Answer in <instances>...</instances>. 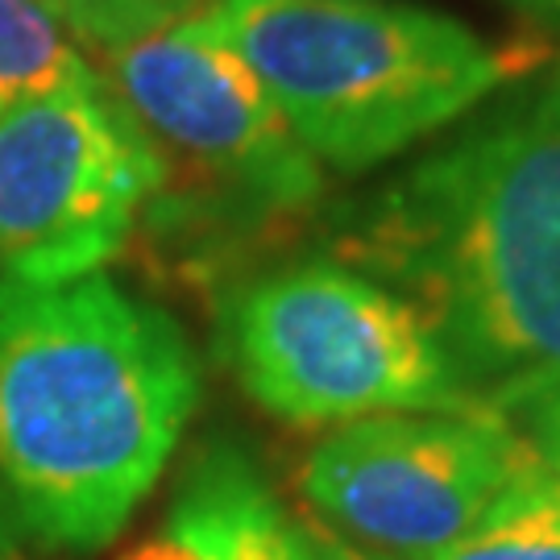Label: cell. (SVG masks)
I'll list each match as a JSON object with an SVG mask.
<instances>
[{
    "label": "cell",
    "mask_w": 560,
    "mask_h": 560,
    "mask_svg": "<svg viewBox=\"0 0 560 560\" xmlns=\"http://www.w3.org/2000/svg\"><path fill=\"white\" fill-rule=\"evenodd\" d=\"M59 4L67 21L75 25L80 42H92L96 50H104L191 18L208 0H59Z\"/></svg>",
    "instance_id": "30bf717a"
},
{
    "label": "cell",
    "mask_w": 560,
    "mask_h": 560,
    "mask_svg": "<svg viewBox=\"0 0 560 560\" xmlns=\"http://www.w3.org/2000/svg\"><path fill=\"white\" fill-rule=\"evenodd\" d=\"M200 402L171 312L104 270L0 279V486L50 548L96 552L154 490Z\"/></svg>",
    "instance_id": "7a4b0ae2"
},
{
    "label": "cell",
    "mask_w": 560,
    "mask_h": 560,
    "mask_svg": "<svg viewBox=\"0 0 560 560\" xmlns=\"http://www.w3.org/2000/svg\"><path fill=\"white\" fill-rule=\"evenodd\" d=\"M162 159L108 83L0 108V279L96 275L159 200Z\"/></svg>",
    "instance_id": "8992f818"
},
{
    "label": "cell",
    "mask_w": 560,
    "mask_h": 560,
    "mask_svg": "<svg viewBox=\"0 0 560 560\" xmlns=\"http://www.w3.org/2000/svg\"><path fill=\"white\" fill-rule=\"evenodd\" d=\"M540 460L494 407L390 411L340 423L303 460V499L382 557L436 560Z\"/></svg>",
    "instance_id": "52a82bcc"
},
{
    "label": "cell",
    "mask_w": 560,
    "mask_h": 560,
    "mask_svg": "<svg viewBox=\"0 0 560 560\" xmlns=\"http://www.w3.org/2000/svg\"><path fill=\"white\" fill-rule=\"evenodd\" d=\"M515 4H520L523 13H532V18H540L560 30V0H515Z\"/></svg>",
    "instance_id": "5bb4252c"
},
{
    "label": "cell",
    "mask_w": 560,
    "mask_h": 560,
    "mask_svg": "<svg viewBox=\"0 0 560 560\" xmlns=\"http://www.w3.org/2000/svg\"><path fill=\"white\" fill-rule=\"evenodd\" d=\"M221 560H291L287 515H282L279 502L270 499L261 478L241 494Z\"/></svg>",
    "instance_id": "8fae6325"
},
{
    "label": "cell",
    "mask_w": 560,
    "mask_h": 560,
    "mask_svg": "<svg viewBox=\"0 0 560 560\" xmlns=\"http://www.w3.org/2000/svg\"><path fill=\"white\" fill-rule=\"evenodd\" d=\"M101 55V80L162 159L166 179L150 208L266 221L324 196L320 162L291 133L249 62L196 18Z\"/></svg>",
    "instance_id": "5b68a950"
},
{
    "label": "cell",
    "mask_w": 560,
    "mask_h": 560,
    "mask_svg": "<svg viewBox=\"0 0 560 560\" xmlns=\"http://www.w3.org/2000/svg\"><path fill=\"white\" fill-rule=\"evenodd\" d=\"M221 349L241 390L291 428L481 407L432 324L340 258L241 282L221 307Z\"/></svg>",
    "instance_id": "277c9868"
},
{
    "label": "cell",
    "mask_w": 560,
    "mask_h": 560,
    "mask_svg": "<svg viewBox=\"0 0 560 560\" xmlns=\"http://www.w3.org/2000/svg\"><path fill=\"white\" fill-rule=\"evenodd\" d=\"M436 560H560V481L536 465L486 520Z\"/></svg>",
    "instance_id": "9c48e42d"
},
{
    "label": "cell",
    "mask_w": 560,
    "mask_h": 560,
    "mask_svg": "<svg viewBox=\"0 0 560 560\" xmlns=\"http://www.w3.org/2000/svg\"><path fill=\"white\" fill-rule=\"evenodd\" d=\"M191 18L249 62L303 150L340 175L441 133L536 62L395 0H208Z\"/></svg>",
    "instance_id": "3957f363"
},
{
    "label": "cell",
    "mask_w": 560,
    "mask_h": 560,
    "mask_svg": "<svg viewBox=\"0 0 560 560\" xmlns=\"http://www.w3.org/2000/svg\"><path fill=\"white\" fill-rule=\"evenodd\" d=\"M287 544H291V560H378L353 548L316 515H287Z\"/></svg>",
    "instance_id": "4fadbf2b"
},
{
    "label": "cell",
    "mask_w": 560,
    "mask_h": 560,
    "mask_svg": "<svg viewBox=\"0 0 560 560\" xmlns=\"http://www.w3.org/2000/svg\"><path fill=\"white\" fill-rule=\"evenodd\" d=\"M0 560H13V536H9V523L0 515Z\"/></svg>",
    "instance_id": "9a60e30c"
},
{
    "label": "cell",
    "mask_w": 560,
    "mask_h": 560,
    "mask_svg": "<svg viewBox=\"0 0 560 560\" xmlns=\"http://www.w3.org/2000/svg\"><path fill=\"white\" fill-rule=\"evenodd\" d=\"M332 254L432 324L481 407L560 378V67L353 203Z\"/></svg>",
    "instance_id": "6da1fadb"
},
{
    "label": "cell",
    "mask_w": 560,
    "mask_h": 560,
    "mask_svg": "<svg viewBox=\"0 0 560 560\" xmlns=\"http://www.w3.org/2000/svg\"><path fill=\"white\" fill-rule=\"evenodd\" d=\"M96 83L59 0H0V108Z\"/></svg>",
    "instance_id": "ba28073f"
},
{
    "label": "cell",
    "mask_w": 560,
    "mask_h": 560,
    "mask_svg": "<svg viewBox=\"0 0 560 560\" xmlns=\"http://www.w3.org/2000/svg\"><path fill=\"white\" fill-rule=\"evenodd\" d=\"M502 420L523 436L544 469L560 481V378H544L494 402Z\"/></svg>",
    "instance_id": "7c38bea8"
}]
</instances>
